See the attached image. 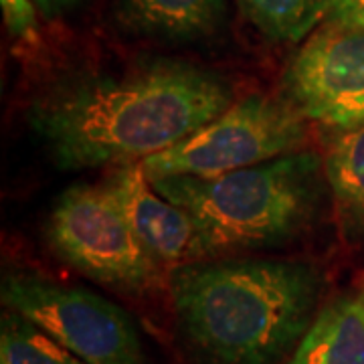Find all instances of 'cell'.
<instances>
[{"label":"cell","instance_id":"obj_1","mask_svg":"<svg viewBox=\"0 0 364 364\" xmlns=\"http://www.w3.org/2000/svg\"><path fill=\"white\" fill-rule=\"evenodd\" d=\"M233 104L217 73L181 61H146L124 73H91L53 85L28 109V126L59 168L136 162L178 144Z\"/></svg>","mask_w":364,"mask_h":364},{"label":"cell","instance_id":"obj_2","mask_svg":"<svg viewBox=\"0 0 364 364\" xmlns=\"http://www.w3.org/2000/svg\"><path fill=\"white\" fill-rule=\"evenodd\" d=\"M170 291L208 363L275 364L312 326L322 277L308 261L203 259L176 265Z\"/></svg>","mask_w":364,"mask_h":364},{"label":"cell","instance_id":"obj_3","mask_svg":"<svg viewBox=\"0 0 364 364\" xmlns=\"http://www.w3.org/2000/svg\"><path fill=\"white\" fill-rule=\"evenodd\" d=\"M324 178V160L316 152H291L219 176L150 182L193 217L200 259H208L296 239L318 217Z\"/></svg>","mask_w":364,"mask_h":364},{"label":"cell","instance_id":"obj_4","mask_svg":"<svg viewBox=\"0 0 364 364\" xmlns=\"http://www.w3.org/2000/svg\"><path fill=\"white\" fill-rule=\"evenodd\" d=\"M308 117L289 100L247 95L178 144L144 158L150 181L164 176H219L299 152Z\"/></svg>","mask_w":364,"mask_h":364},{"label":"cell","instance_id":"obj_5","mask_svg":"<svg viewBox=\"0 0 364 364\" xmlns=\"http://www.w3.org/2000/svg\"><path fill=\"white\" fill-rule=\"evenodd\" d=\"M47 241L73 269L128 294L160 284V261L144 247L104 184L67 188L53 205Z\"/></svg>","mask_w":364,"mask_h":364},{"label":"cell","instance_id":"obj_6","mask_svg":"<svg viewBox=\"0 0 364 364\" xmlns=\"http://www.w3.org/2000/svg\"><path fill=\"white\" fill-rule=\"evenodd\" d=\"M2 304L87 364H150L128 314L90 289L33 273L2 279Z\"/></svg>","mask_w":364,"mask_h":364},{"label":"cell","instance_id":"obj_7","mask_svg":"<svg viewBox=\"0 0 364 364\" xmlns=\"http://www.w3.org/2000/svg\"><path fill=\"white\" fill-rule=\"evenodd\" d=\"M287 100L312 122L346 130L364 122V28L324 21L284 75Z\"/></svg>","mask_w":364,"mask_h":364},{"label":"cell","instance_id":"obj_8","mask_svg":"<svg viewBox=\"0 0 364 364\" xmlns=\"http://www.w3.org/2000/svg\"><path fill=\"white\" fill-rule=\"evenodd\" d=\"M142 245L162 265L200 261L193 217L158 193L142 162H122L104 181Z\"/></svg>","mask_w":364,"mask_h":364},{"label":"cell","instance_id":"obj_9","mask_svg":"<svg viewBox=\"0 0 364 364\" xmlns=\"http://www.w3.org/2000/svg\"><path fill=\"white\" fill-rule=\"evenodd\" d=\"M117 6L136 33L164 41L205 39L227 21L225 0H119Z\"/></svg>","mask_w":364,"mask_h":364},{"label":"cell","instance_id":"obj_10","mask_svg":"<svg viewBox=\"0 0 364 364\" xmlns=\"http://www.w3.org/2000/svg\"><path fill=\"white\" fill-rule=\"evenodd\" d=\"M289 364H364V301L342 296L314 318Z\"/></svg>","mask_w":364,"mask_h":364},{"label":"cell","instance_id":"obj_11","mask_svg":"<svg viewBox=\"0 0 364 364\" xmlns=\"http://www.w3.org/2000/svg\"><path fill=\"white\" fill-rule=\"evenodd\" d=\"M324 172L344 231L364 237V122L340 130L328 148Z\"/></svg>","mask_w":364,"mask_h":364},{"label":"cell","instance_id":"obj_12","mask_svg":"<svg viewBox=\"0 0 364 364\" xmlns=\"http://www.w3.org/2000/svg\"><path fill=\"white\" fill-rule=\"evenodd\" d=\"M237 4L263 37L301 41L324 23L330 0H237Z\"/></svg>","mask_w":364,"mask_h":364},{"label":"cell","instance_id":"obj_13","mask_svg":"<svg viewBox=\"0 0 364 364\" xmlns=\"http://www.w3.org/2000/svg\"><path fill=\"white\" fill-rule=\"evenodd\" d=\"M0 364H87L21 314H2Z\"/></svg>","mask_w":364,"mask_h":364},{"label":"cell","instance_id":"obj_14","mask_svg":"<svg viewBox=\"0 0 364 364\" xmlns=\"http://www.w3.org/2000/svg\"><path fill=\"white\" fill-rule=\"evenodd\" d=\"M4 25L11 31L14 39L23 43L39 41V23L33 0H0Z\"/></svg>","mask_w":364,"mask_h":364},{"label":"cell","instance_id":"obj_15","mask_svg":"<svg viewBox=\"0 0 364 364\" xmlns=\"http://www.w3.org/2000/svg\"><path fill=\"white\" fill-rule=\"evenodd\" d=\"M326 21L364 28V0H330Z\"/></svg>","mask_w":364,"mask_h":364},{"label":"cell","instance_id":"obj_16","mask_svg":"<svg viewBox=\"0 0 364 364\" xmlns=\"http://www.w3.org/2000/svg\"><path fill=\"white\" fill-rule=\"evenodd\" d=\"M33 2L45 16L55 18V16H61V14L73 11L83 0H33Z\"/></svg>","mask_w":364,"mask_h":364},{"label":"cell","instance_id":"obj_17","mask_svg":"<svg viewBox=\"0 0 364 364\" xmlns=\"http://www.w3.org/2000/svg\"><path fill=\"white\" fill-rule=\"evenodd\" d=\"M358 296H360V298H363V301H364V289H363V291H360V294H358Z\"/></svg>","mask_w":364,"mask_h":364}]
</instances>
